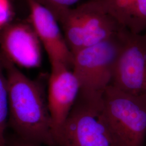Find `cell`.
I'll return each mask as SVG.
<instances>
[{
  "instance_id": "obj_6",
  "label": "cell",
  "mask_w": 146,
  "mask_h": 146,
  "mask_svg": "<svg viewBox=\"0 0 146 146\" xmlns=\"http://www.w3.org/2000/svg\"><path fill=\"white\" fill-rule=\"evenodd\" d=\"M111 85L128 94L146 96V31H125Z\"/></svg>"
},
{
  "instance_id": "obj_7",
  "label": "cell",
  "mask_w": 146,
  "mask_h": 146,
  "mask_svg": "<svg viewBox=\"0 0 146 146\" xmlns=\"http://www.w3.org/2000/svg\"><path fill=\"white\" fill-rule=\"evenodd\" d=\"M51 65L47 101L55 139L78 98L80 85L72 69L61 63Z\"/></svg>"
},
{
  "instance_id": "obj_14",
  "label": "cell",
  "mask_w": 146,
  "mask_h": 146,
  "mask_svg": "<svg viewBox=\"0 0 146 146\" xmlns=\"http://www.w3.org/2000/svg\"><path fill=\"white\" fill-rule=\"evenodd\" d=\"M9 146H39L31 142L25 141L22 139L17 140L13 142Z\"/></svg>"
},
{
  "instance_id": "obj_9",
  "label": "cell",
  "mask_w": 146,
  "mask_h": 146,
  "mask_svg": "<svg viewBox=\"0 0 146 146\" xmlns=\"http://www.w3.org/2000/svg\"><path fill=\"white\" fill-rule=\"evenodd\" d=\"M31 25L47 52L50 64L61 63L73 68V55L69 49L60 25L52 13L35 0H26Z\"/></svg>"
},
{
  "instance_id": "obj_13",
  "label": "cell",
  "mask_w": 146,
  "mask_h": 146,
  "mask_svg": "<svg viewBox=\"0 0 146 146\" xmlns=\"http://www.w3.org/2000/svg\"><path fill=\"white\" fill-rule=\"evenodd\" d=\"M11 11L8 0H0V28L9 23Z\"/></svg>"
},
{
  "instance_id": "obj_8",
  "label": "cell",
  "mask_w": 146,
  "mask_h": 146,
  "mask_svg": "<svg viewBox=\"0 0 146 146\" xmlns=\"http://www.w3.org/2000/svg\"><path fill=\"white\" fill-rule=\"evenodd\" d=\"M0 53L24 68L40 66L41 43L31 24L8 23L0 28Z\"/></svg>"
},
{
  "instance_id": "obj_10",
  "label": "cell",
  "mask_w": 146,
  "mask_h": 146,
  "mask_svg": "<svg viewBox=\"0 0 146 146\" xmlns=\"http://www.w3.org/2000/svg\"><path fill=\"white\" fill-rule=\"evenodd\" d=\"M133 33L146 31V0H90Z\"/></svg>"
},
{
  "instance_id": "obj_3",
  "label": "cell",
  "mask_w": 146,
  "mask_h": 146,
  "mask_svg": "<svg viewBox=\"0 0 146 146\" xmlns=\"http://www.w3.org/2000/svg\"><path fill=\"white\" fill-rule=\"evenodd\" d=\"M54 16L62 28L65 41L73 55L125 29L90 0L60 11Z\"/></svg>"
},
{
  "instance_id": "obj_11",
  "label": "cell",
  "mask_w": 146,
  "mask_h": 146,
  "mask_svg": "<svg viewBox=\"0 0 146 146\" xmlns=\"http://www.w3.org/2000/svg\"><path fill=\"white\" fill-rule=\"evenodd\" d=\"M9 120L8 85L3 63L0 55V146H7L5 132Z\"/></svg>"
},
{
  "instance_id": "obj_5",
  "label": "cell",
  "mask_w": 146,
  "mask_h": 146,
  "mask_svg": "<svg viewBox=\"0 0 146 146\" xmlns=\"http://www.w3.org/2000/svg\"><path fill=\"white\" fill-rule=\"evenodd\" d=\"M102 101L78 98L55 139V146H122L102 117Z\"/></svg>"
},
{
  "instance_id": "obj_2",
  "label": "cell",
  "mask_w": 146,
  "mask_h": 146,
  "mask_svg": "<svg viewBox=\"0 0 146 146\" xmlns=\"http://www.w3.org/2000/svg\"><path fill=\"white\" fill-rule=\"evenodd\" d=\"M126 30L73 54L72 70L80 85L78 98L89 101L102 99L111 84Z\"/></svg>"
},
{
  "instance_id": "obj_12",
  "label": "cell",
  "mask_w": 146,
  "mask_h": 146,
  "mask_svg": "<svg viewBox=\"0 0 146 146\" xmlns=\"http://www.w3.org/2000/svg\"><path fill=\"white\" fill-rule=\"evenodd\" d=\"M44 6L52 13L54 15L58 12L72 7L80 0H35Z\"/></svg>"
},
{
  "instance_id": "obj_4",
  "label": "cell",
  "mask_w": 146,
  "mask_h": 146,
  "mask_svg": "<svg viewBox=\"0 0 146 146\" xmlns=\"http://www.w3.org/2000/svg\"><path fill=\"white\" fill-rule=\"evenodd\" d=\"M101 114L122 146H145L146 96L128 94L110 85L102 97Z\"/></svg>"
},
{
  "instance_id": "obj_1",
  "label": "cell",
  "mask_w": 146,
  "mask_h": 146,
  "mask_svg": "<svg viewBox=\"0 0 146 146\" xmlns=\"http://www.w3.org/2000/svg\"><path fill=\"white\" fill-rule=\"evenodd\" d=\"M8 85L9 121L20 139L35 144L55 146L46 92L45 75L33 80L0 53Z\"/></svg>"
}]
</instances>
